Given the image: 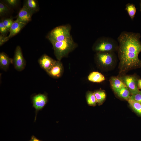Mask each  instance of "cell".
Listing matches in <instances>:
<instances>
[{"label":"cell","mask_w":141,"mask_h":141,"mask_svg":"<svg viewBox=\"0 0 141 141\" xmlns=\"http://www.w3.org/2000/svg\"><path fill=\"white\" fill-rule=\"evenodd\" d=\"M140 37L139 33L126 31L122 32L118 36L117 51L120 74L141 67V60L138 57L141 52Z\"/></svg>","instance_id":"cell-1"},{"label":"cell","mask_w":141,"mask_h":141,"mask_svg":"<svg viewBox=\"0 0 141 141\" xmlns=\"http://www.w3.org/2000/svg\"><path fill=\"white\" fill-rule=\"evenodd\" d=\"M118 46V42L115 40L109 37H103L96 41L93 48L97 52H115L117 51Z\"/></svg>","instance_id":"cell-2"},{"label":"cell","mask_w":141,"mask_h":141,"mask_svg":"<svg viewBox=\"0 0 141 141\" xmlns=\"http://www.w3.org/2000/svg\"><path fill=\"white\" fill-rule=\"evenodd\" d=\"M52 44L55 56L58 61L66 55L74 47V44L71 38L64 41L50 42Z\"/></svg>","instance_id":"cell-3"},{"label":"cell","mask_w":141,"mask_h":141,"mask_svg":"<svg viewBox=\"0 0 141 141\" xmlns=\"http://www.w3.org/2000/svg\"><path fill=\"white\" fill-rule=\"evenodd\" d=\"M48 38L50 42L62 41L70 39L69 28L65 26L57 27L51 31Z\"/></svg>","instance_id":"cell-4"},{"label":"cell","mask_w":141,"mask_h":141,"mask_svg":"<svg viewBox=\"0 0 141 141\" xmlns=\"http://www.w3.org/2000/svg\"><path fill=\"white\" fill-rule=\"evenodd\" d=\"M96 57L99 64L103 67L108 68L112 67L117 59L115 52H97Z\"/></svg>","instance_id":"cell-5"},{"label":"cell","mask_w":141,"mask_h":141,"mask_svg":"<svg viewBox=\"0 0 141 141\" xmlns=\"http://www.w3.org/2000/svg\"><path fill=\"white\" fill-rule=\"evenodd\" d=\"M125 84L131 95H135L139 91L138 86V80L133 75H124L117 77Z\"/></svg>","instance_id":"cell-6"},{"label":"cell","mask_w":141,"mask_h":141,"mask_svg":"<svg viewBox=\"0 0 141 141\" xmlns=\"http://www.w3.org/2000/svg\"><path fill=\"white\" fill-rule=\"evenodd\" d=\"M13 63L15 69L20 71L25 68L26 62L24 58L20 46H17L16 47L13 59Z\"/></svg>","instance_id":"cell-7"},{"label":"cell","mask_w":141,"mask_h":141,"mask_svg":"<svg viewBox=\"0 0 141 141\" xmlns=\"http://www.w3.org/2000/svg\"><path fill=\"white\" fill-rule=\"evenodd\" d=\"M32 101L33 107L37 111L45 106L47 101V98L45 95L39 94L33 97Z\"/></svg>","instance_id":"cell-8"},{"label":"cell","mask_w":141,"mask_h":141,"mask_svg":"<svg viewBox=\"0 0 141 141\" xmlns=\"http://www.w3.org/2000/svg\"><path fill=\"white\" fill-rule=\"evenodd\" d=\"M32 15L30 11L24 5L20 10L16 20L26 24L31 20Z\"/></svg>","instance_id":"cell-9"},{"label":"cell","mask_w":141,"mask_h":141,"mask_svg":"<svg viewBox=\"0 0 141 141\" xmlns=\"http://www.w3.org/2000/svg\"><path fill=\"white\" fill-rule=\"evenodd\" d=\"M63 72L62 64L60 61H56L53 66L47 72L51 77L57 78L61 76Z\"/></svg>","instance_id":"cell-10"},{"label":"cell","mask_w":141,"mask_h":141,"mask_svg":"<svg viewBox=\"0 0 141 141\" xmlns=\"http://www.w3.org/2000/svg\"><path fill=\"white\" fill-rule=\"evenodd\" d=\"M56 61L48 56L44 54L39 59L38 62L40 67L47 72L53 66Z\"/></svg>","instance_id":"cell-11"},{"label":"cell","mask_w":141,"mask_h":141,"mask_svg":"<svg viewBox=\"0 0 141 141\" xmlns=\"http://www.w3.org/2000/svg\"><path fill=\"white\" fill-rule=\"evenodd\" d=\"M26 24L16 20L14 21L10 28L8 38L9 39L18 33Z\"/></svg>","instance_id":"cell-12"},{"label":"cell","mask_w":141,"mask_h":141,"mask_svg":"<svg viewBox=\"0 0 141 141\" xmlns=\"http://www.w3.org/2000/svg\"><path fill=\"white\" fill-rule=\"evenodd\" d=\"M13 63V59L9 58L4 53L2 52L0 54V67L1 69L6 70L9 65Z\"/></svg>","instance_id":"cell-13"},{"label":"cell","mask_w":141,"mask_h":141,"mask_svg":"<svg viewBox=\"0 0 141 141\" xmlns=\"http://www.w3.org/2000/svg\"><path fill=\"white\" fill-rule=\"evenodd\" d=\"M110 82L115 93L122 88L126 87L124 83L118 77H111L110 79Z\"/></svg>","instance_id":"cell-14"},{"label":"cell","mask_w":141,"mask_h":141,"mask_svg":"<svg viewBox=\"0 0 141 141\" xmlns=\"http://www.w3.org/2000/svg\"><path fill=\"white\" fill-rule=\"evenodd\" d=\"M24 5L30 11L32 14L36 13L39 10V5L36 0H26Z\"/></svg>","instance_id":"cell-15"},{"label":"cell","mask_w":141,"mask_h":141,"mask_svg":"<svg viewBox=\"0 0 141 141\" xmlns=\"http://www.w3.org/2000/svg\"><path fill=\"white\" fill-rule=\"evenodd\" d=\"M88 79L91 82L100 83L104 80L105 78L104 76L101 73L98 72H93L90 74Z\"/></svg>","instance_id":"cell-16"},{"label":"cell","mask_w":141,"mask_h":141,"mask_svg":"<svg viewBox=\"0 0 141 141\" xmlns=\"http://www.w3.org/2000/svg\"><path fill=\"white\" fill-rule=\"evenodd\" d=\"M127 101L133 111L141 117V103L130 98Z\"/></svg>","instance_id":"cell-17"},{"label":"cell","mask_w":141,"mask_h":141,"mask_svg":"<svg viewBox=\"0 0 141 141\" xmlns=\"http://www.w3.org/2000/svg\"><path fill=\"white\" fill-rule=\"evenodd\" d=\"M115 93L119 97L127 100L130 98L131 94L126 87H123Z\"/></svg>","instance_id":"cell-18"},{"label":"cell","mask_w":141,"mask_h":141,"mask_svg":"<svg viewBox=\"0 0 141 141\" xmlns=\"http://www.w3.org/2000/svg\"><path fill=\"white\" fill-rule=\"evenodd\" d=\"M96 97L97 103L98 105H102L105 101L106 94L105 92L102 90L96 91L94 92Z\"/></svg>","instance_id":"cell-19"},{"label":"cell","mask_w":141,"mask_h":141,"mask_svg":"<svg viewBox=\"0 0 141 141\" xmlns=\"http://www.w3.org/2000/svg\"><path fill=\"white\" fill-rule=\"evenodd\" d=\"M125 10L127 11L131 20H133L136 11L135 5L133 3H128L126 5Z\"/></svg>","instance_id":"cell-20"},{"label":"cell","mask_w":141,"mask_h":141,"mask_svg":"<svg viewBox=\"0 0 141 141\" xmlns=\"http://www.w3.org/2000/svg\"><path fill=\"white\" fill-rule=\"evenodd\" d=\"M86 98L87 103L89 105L95 106L96 105L97 101L94 92H88L86 94Z\"/></svg>","instance_id":"cell-21"},{"label":"cell","mask_w":141,"mask_h":141,"mask_svg":"<svg viewBox=\"0 0 141 141\" xmlns=\"http://www.w3.org/2000/svg\"><path fill=\"white\" fill-rule=\"evenodd\" d=\"M9 10L8 6L4 3L0 2V15L2 16L8 13Z\"/></svg>","instance_id":"cell-22"},{"label":"cell","mask_w":141,"mask_h":141,"mask_svg":"<svg viewBox=\"0 0 141 141\" xmlns=\"http://www.w3.org/2000/svg\"><path fill=\"white\" fill-rule=\"evenodd\" d=\"M9 31L4 24L3 21H1L0 22V32L1 35L5 36Z\"/></svg>","instance_id":"cell-23"},{"label":"cell","mask_w":141,"mask_h":141,"mask_svg":"<svg viewBox=\"0 0 141 141\" xmlns=\"http://www.w3.org/2000/svg\"><path fill=\"white\" fill-rule=\"evenodd\" d=\"M3 22L4 25L9 31L10 28L14 22L13 20L11 18H8L3 20Z\"/></svg>","instance_id":"cell-24"},{"label":"cell","mask_w":141,"mask_h":141,"mask_svg":"<svg viewBox=\"0 0 141 141\" xmlns=\"http://www.w3.org/2000/svg\"><path fill=\"white\" fill-rule=\"evenodd\" d=\"M130 98L141 103V90L135 95H131Z\"/></svg>","instance_id":"cell-25"},{"label":"cell","mask_w":141,"mask_h":141,"mask_svg":"<svg viewBox=\"0 0 141 141\" xmlns=\"http://www.w3.org/2000/svg\"><path fill=\"white\" fill-rule=\"evenodd\" d=\"M5 1L8 5L12 7L15 6L19 2L17 0H6Z\"/></svg>","instance_id":"cell-26"},{"label":"cell","mask_w":141,"mask_h":141,"mask_svg":"<svg viewBox=\"0 0 141 141\" xmlns=\"http://www.w3.org/2000/svg\"><path fill=\"white\" fill-rule=\"evenodd\" d=\"M9 39L7 36H4L2 35H0V45H2L4 43L7 41Z\"/></svg>","instance_id":"cell-27"},{"label":"cell","mask_w":141,"mask_h":141,"mask_svg":"<svg viewBox=\"0 0 141 141\" xmlns=\"http://www.w3.org/2000/svg\"><path fill=\"white\" fill-rule=\"evenodd\" d=\"M30 141H41L39 139H37L35 136H32Z\"/></svg>","instance_id":"cell-28"},{"label":"cell","mask_w":141,"mask_h":141,"mask_svg":"<svg viewBox=\"0 0 141 141\" xmlns=\"http://www.w3.org/2000/svg\"><path fill=\"white\" fill-rule=\"evenodd\" d=\"M138 86L139 89H141V79H138Z\"/></svg>","instance_id":"cell-29"},{"label":"cell","mask_w":141,"mask_h":141,"mask_svg":"<svg viewBox=\"0 0 141 141\" xmlns=\"http://www.w3.org/2000/svg\"><path fill=\"white\" fill-rule=\"evenodd\" d=\"M140 11L141 12V0H140Z\"/></svg>","instance_id":"cell-30"},{"label":"cell","mask_w":141,"mask_h":141,"mask_svg":"<svg viewBox=\"0 0 141 141\" xmlns=\"http://www.w3.org/2000/svg\"></svg>","instance_id":"cell-31"}]
</instances>
